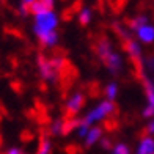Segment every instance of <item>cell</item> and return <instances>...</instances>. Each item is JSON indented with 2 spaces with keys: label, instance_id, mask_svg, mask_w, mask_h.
<instances>
[{
  "label": "cell",
  "instance_id": "1",
  "mask_svg": "<svg viewBox=\"0 0 154 154\" xmlns=\"http://www.w3.org/2000/svg\"><path fill=\"white\" fill-rule=\"evenodd\" d=\"M58 25V16L55 14V11H47L43 14L35 16V22H33V33L36 35V38L41 36L44 33H51L57 29Z\"/></svg>",
  "mask_w": 154,
  "mask_h": 154
},
{
  "label": "cell",
  "instance_id": "2",
  "mask_svg": "<svg viewBox=\"0 0 154 154\" xmlns=\"http://www.w3.org/2000/svg\"><path fill=\"white\" fill-rule=\"evenodd\" d=\"M116 113H118L116 104L113 101H104L96 109H93L91 112H90L85 118H82L80 121L90 126L93 121H99V120H104V118H109V116H115Z\"/></svg>",
  "mask_w": 154,
  "mask_h": 154
},
{
  "label": "cell",
  "instance_id": "3",
  "mask_svg": "<svg viewBox=\"0 0 154 154\" xmlns=\"http://www.w3.org/2000/svg\"><path fill=\"white\" fill-rule=\"evenodd\" d=\"M87 97L83 93H75L71 99L68 101L66 107H65V115H63V120H69V118H77L79 112L85 107Z\"/></svg>",
  "mask_w": 154,
  "mask_h": 154
},
{
  "label": "cell",
  "instance_id": "4",
  "mask_svg": "<svg viewBox=\"0 0 154 154\" xmlns=\"http://www.w3.org/2000/svg\"><path fill=\"white\" fill-rule=\"evenodd\" d=\"M93 51H94V54L97 55V57H99V60L102 63H106L110 55L113 54V49H112V44H110L109 38L104 36V35H99V36L94 38Z\"/></svg>",
  "mask_w": 154,
  "mask_h": 154
},
{
  "label": "cell",
  "instance_id": "5",
  "mask_svg": "<svg viewBox=\"0 0 154 154\" xmlns=\"http://www.w3.org/2000/svg\"><path fill=\"white\" fill-rule=\"evenodd\" d=\"M38 68H39V74L44 80L47 82H55L58 79L57 75V71L54 69L52 63H51V58H46L43 54L38 55Z\"/></svg>",
  "mask_w": 154,
  "mask_h": 154
},
{
  "label": "cell",
  "instance_id": "6",
  "mask_svg": "<svg viewBox=\"0 0 154 154\" xmlns=\"http://www.w3.org/2000/svg\"><path fill=\"white\" fill-rule=\"evenodd\" d=\"M140 80H142V85L146 93V99H148V107L143 110V116L151 118V116H154V83L146 75H143Z\"/></svg>",
  "mask_w": 154,
  "mask_h": 154
},
{
  "label": "cell",
  "instance_id": "7",
  "mask_svg": "<svg viewBox=\"0 0 154 154\" xmlns=\"http://www.w3.org/2000/svg\"><path fill=\"white\" fill-rule=\"evenodd\" d=\"M121 46H123V49L126 51V54L129 55V58H142V49H140L138 43H137L134 38L123 41Z\"/></svg>",
  "mask_w": 154,
  "mask_h": 154
},
{
  "label": "cell",
  "instance_id": "8",
  "mask_svg": "<svg viewBox=\"0 0 154 154\" xmlns=\"http://www.w3.org/2000/svg\"><path fill=\"white\" fill-rule=\"evenodd\" d=\"M104 65L107 66V69H109V71L113 74V75H118V74L121 72L123 61H121V57H120V55H118L116 52H113V54H112L110 57H109V60L104 63Z\"/></svg>",
  "mask_w": 154,
  "mask_h": 154
},
{
  "label": "cell",
  "instance_id": "9",
  "mask_svg": "<svg viewBox=\"0 0 154 154\" xmlns=\"http://www.w3.org/2000/svg\"><path fill=\"white\" fill-rule=\"evenodd\" d=\"M135 33H137L138 39L143 41V43H146V44H151L154 41V25L146 24V25L142 27V29H138Z\"/></svg>",
  "mask_w": 154,
  "mask_h": 154
},
{
  "label": "cell",
  "instance_id": "10",
  "mask_svg": "<svg viewBox=\"0 0 154 154\" xmlns=\"http://www.w3.org/2000/svg\"><path fill=\"white\" fill-rule=\"evenodd\" d=\"M148 20L149 19H148V16H146V14H138L135 17L126 20V27H128L129 30H132V32H137L138 29H142L143 25L148 24Z\"/></svg>",
  "mask_w": 154,
  "mask_h": 154
},
{
  "label": "cell",
  "instance_id": "11",
  "mask_svg": "<svg viewBox=\"0 0 154 154\" xmlns=\"http://www.w3.org/2000/svg\"><path fill=\"white\" fill-rule=\"evenodd\" d=\"M38 41H39L41 47H54L58 43V33L57 30H54L51 33H44L41 36H38Z\"/></svg>",
  "mask_w": 154,
  "mask_h": 154
},
{
  "label": "cell",
  "instance_id": "12",
  "mask_svg": "<svg viewBox=\"0 0 154 154\" xmlns=\"http://www.w3.org/2000/svg\"><path fill=\"white\" fill-rule=\"evenodd\" d=\"M137 154H154V138L152 137H143Z\"/></svg>",
  "mask_w": 154,
  "mask_h": 154
},
{
  "label": "cell",
  "instance_id": "13",
  "mask_svg": "<svg viewBox=\"0 0 154 154\" xmlns=\"http://www.w3.org/2000/svg\"><path fill=\"white\" fill-rule=\"evenodd\" d=\"M102 135V128L101 126H94V128L90 129L88 135H87V140H85V148H90V146H93L97 140L101 138Z\"/></svg>",
  "mask_w": 154,
  "mask_h": 154
},
{
  "label": "cell",
  "instance_id": "14",
  "mask_svg": "<svg viewBox=\"0 0 154 154\" xmlns=\"http://www.w3.org/2000/svg\"><path fill=\"white\" fill-rule=\"evenodd\" d=\"M51 149H52V146H51V140H49V135L46 134V132H41L36 154H51Z\"/></svg>",
  "mask_w": 154,
  "mask_h": 154
},
{
  "label": "cell",
  "instance_id": "15",
  "mask_svg": "<svg viewBox=\"0 0 154 154\" xmlns=\"http://www.w3.org/2000/svg\"><path fill=\"white\" fill-rule=\"evenodd\" d=\"M29 11H30V14L33 16H38V14H43V13H47V11H52L46 3H43L41 0H35V2L29 6Z\"/></svg>",
  "mask_w": 154,
  "mask_h": 154
},
{
  "label": "cell",
  "instance_id": "16",
  "mask_svg": "<svg viewBox=\"0 0 154 154\" xmlns=\"http://www.w3.org/2000/svg\"><path fill=\"white\" fill-rule=\"evenodd\" d=\"M80 126V120L79 118H69V120H63V128H61V135H68L71 132Z\"/></svg>",
  "mask_w": 154,
  "mask_h": 154
},
{
  "label": "cell",
  "instance_id": "17",
  "mask_svg": "<svg viewBox=\"0 0 154 154\" xmlns=\"http://www.w3.org/2000/svg\"><path fill=\"white\" fill-rule=\"evenodd\" d=\"M77 17H79V24L82 27H87L90 24V20H91V10L90 8H82L79 11V16Z\"/></svg>",
  "mask_w": 154,
  "mask_h": 154
},
{
  "label": "cell",
  "instance_id": "18",
  "mask_svg": "<svg viewBox=\"0 0 154 154\" xmlns=\"http://www.w3.org/2000/svg\"><path fill=\"white\" fill-rule=\"evenodd\" d=\"M61 128H63V120H55L51 124V128H49V134L51 135H58V134H61Z\"/></svg>",
  "mask_w": 154,
  "mask_h": 154
},
{
  "label": "cell",
  "instance_id": "19",
  "mask_svg": "<svg viewBox=\"0 0 154 154\" xmlns=\"http://www.w3.org/2000/svg\"><path fill=\"white\" fill-rule=\"evenodd\" d=\"M116 91H118V87L116 83H109V85L106 87V96L109 101H113L115 96H116Z\"/></svg>",
  "mask_w": 154,
  "mask_h": 154
},
{
  "label": "cell",
  "instance_id": "20",
  "mask_svg": "<svg viewBox=\"0 0 154 154\" xmlns=\"http://www.w3.org/2000/svg\"><path fill=\"white\" fill-rule=\"evenodd\" d=\"M112 151H113V154H129V148L123 143H116Z\"/></svg>",
  "mask_w": 154,
  "mask_h": 154
},
{
  "label": "cell",
  "instance_id": "21",
  "mask_svg": "<svg viewBox=\"0 0 154 154\" xmlns=\"http://www.w3.org/2000/svg\"><path fill=\"white\" fill-rule=\"evenodd\" d=\"M149 134H154V121H151L146 128L142 129V132H140V138L143 137H149Z\"/></svg>",
  "mask_w": 154,
  "mask_h": 154
},
{
  "label": "cell",
  "instance_id": "22",
  "mask_svg": "<svg viewBox=\"0 0 154 154\" xmlns=\"http://www.w3.org/2000/svg\"><path fill=\"white\" fill-rule=\"evenodd\" d=\"M101 148H102V149H107V151L113 149V145H112V140H110V138H102V140H101Z\"/></svg>",
  "mask_w": 154,
  "mask_h": 154
},
{
  "label": "cell",
  "instance_id": "23",
  "mask_svg": "<svg viewBox=\"0 0 154 154\" xmlns=\"http://www.w3.org/2000/svg\"><path fill=\"white\" fill-rule=\"evenodd\" d=\"M145 65H146V68H148L151 72H154V57H148V58H146Z\"/></svg>",
  "mask_w": 154,
  "mask_h": 154
},
{
  "label": "cell",
  "instance_id": "24",
  "mask_svg": "<svg viewBox=\"0 0 154 154\" xmlns=\"http://www.w3.org/2000/svg\"><path fill=\"white\" fill-rule=\"evenodd\" d=\"M2 154H25L22 149H19V148H10V149H6L5 152Z\"/></svg>",
  "mask_w": 154,
  "mask_h": 154
},
{
  "label": "cell",
  "instance_id": "25",
  "mask_svg": "<svg viewBox=\"0 0 154 154\" xmlns=\"http://www.w3.org/2000/svg\"><path fill=\"white\" fill-rule=\"evenodd\" d=\"M35 2V0H20V6H25V8H29V6Z\"/></svg>",
  "mask_w": 154,
  "mask_h": 154
},
{
  "label": "cell",
  "instance_id": "26",
  "mask_svg": "<svg viewBox=\"0 0 154 154\" xmlns=\"http://www.w3.org/2000/svg\"><path fill=\"white\" fill-rule=\"evenodd\" d=\"M41 2H43V3H46L47 6H49V8H51V10H54V5H55V0H41Z\"/></svg>",
  "mask_w": 154,
  "mask_h": 154
}]
</instances>
